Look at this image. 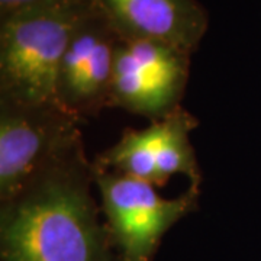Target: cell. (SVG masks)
<instances>
[{"mask_svg": "<svg viewBox=\"0 0 261 261\" xmlns=\"http://www.w3.org/2000/svg\"><path fill=\"white\" fill-rule=\"evenodd\" d=\"M82 137L10 200L0 203L2 261H121L92 195Z\"/></svg>", "mask_w": 261, "mask_h": 261, "instance_id": "cell-1", "label": "cell"}, {"mask_svg": "<svg viewBox=\"0 0 261 261\" xmlns=\"http://www.w3.org/2000/svg\"><path fill=\"white\" fill-rule=\"evenodd\" d=\"M89 2L31 6L0 18V99L58 105L61 63Z\"/></svg>", "mask_w": 261, "mask_h": 261, "instance_id": "cell-2", "label": "cell"}, {"mask_svg": "<svg viewBox=\"0 0 261 261\" xmlns=\"http://www.w3.org/2000/svg\"><path fill=\"white\" fill-rule=\"evenodd\" d=\"M106 225L121 261H154L163 237L197 206L199 187L164 199L155 186L93 164Z\"/></svg>", "mask_w": 261, "mask_h": 261, "instance_id": "cell-3", "label": "cell"}, {"mask_svg": "<svg viewBox=\"0 0 261 261\" xmlns=\"http://www.w3.org/2000/svg\"><path fill=\"white\" fill-rule=\"evenodd\" d=\"M58 105L0 99V203L22 192L82 134Z\"/></svg>", "mask_w": 261, "mask_h": 261, "instance_id": "cell-4", "label": "cell"}, {"mask_svg": "<svg viewBox=\"0 0 261 261\" xmlns=\"http://www.w3.org/2000/svg\"><path fill=\"white\" fill-rule=\"evenodd\" d=\"M190 57L154 39L119 37L112 75V106L157 121L180 106Z\"/></svg>", "mask_w": 261, "mask_h": 261, "instance_id": "cell-5", "label": "cell"}, {"mask_svg": "<svg viewBox=\"0 0 261 261\" xmlns=\"http://www.w3.org/2000/svg\"><path fill=\"white\" fill-rule=\"evenodd\" d=\"M121 32L90 0L71 34L58 75L57 102L82 122L112 106L115 51Z\"/></svg>", "mask_w": 261, "mask_h": 261, "instance_id": "cell-6", "label": "cell"}, {"mask_svg": "<svg viewBox=\"0 0 261 261\" xmlns=\"http://www.w3.org/2000/svg\"><path fill=\"white\" fill-rule=\"evenodd\" d=\"M122 35L154 39L193 54L209 16L197 0H94Z\"/></svg>", "mask_w": 261, "mask_h": 261, "instance_id": "cell-7", "label": "cell"}, {"mask_svg": "<svg viewBox=\"0 0 261 261\" xmlns=\"http://www.w3.org/2000/svg\"><path fill=\"white\" fill-rule=\"evenodd\" d=\"M159 123V173L163 186L174 174H183L190 180V186H200V170L195 149L190 141L197 119L181 106L167 116L157 119Z\"/></svg>", "mask_w": 261, "mask_h": 261, "instance_id": "cell-8", "label": "cell"}, {"mask_svg": "<svg viewBox=\"0 0 261 261\" xmlns=\"http://www.w3.org/2000/svg\"><path fill=\"white\" fill-rule=\"evenodd\" d=\"M61 2H77V0H0V18L6 16L12 12L39 6V5H51V3H61Z\"/></svg>", "mask_w": 261, "mask_h": 261, "instance_id": "cell-9", "label": "cell"}]
</instances>
